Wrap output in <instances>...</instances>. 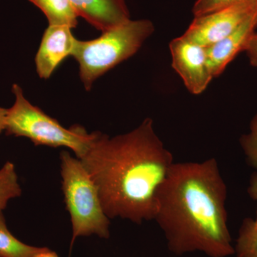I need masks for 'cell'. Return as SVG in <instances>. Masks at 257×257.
Segmentation results:
<instances>
[{"label": "cell", "mask_w": 257, "mask_h": 257, "mask_svg": "<svg viewBox=\"0 0 257 257\" xmlns=\"http://www.w3.org/2000/svg\"><path fill=\"white\" fill-rule=\"evenodd\" d=\"M100 196L109 219L140 224L154 220L159 189L175 163L147 118L133 131L99 137L80 160Z\"/></svg>", "instance_id": "obj_1"}, {"label": "cell", "mask_w": 257, "mask_h": 257, "mask_svg": "<svg viewBox=\"0 0 257 257\" xmlns=\"http://www.w3.org/2000/svg\"><path fill=\"white\" fill-rule=\"evenodd\" d=\"M226 198L227 187L216 159L175 162L159 189L154 218L171 252L234 255Z\"/></svg>", "instance_id": "obj_2"}, {"label": "cell", "mask_w": 257, "mask_h": 257, "mask_svg": "<svg viewBox=\"0 0 257 257\" xmlns=\"http://www.w3.org/2000/svg\"><path fill=\"white\" fill-rule=\"evenodd\" d=\"M154 32L150 20H130L94 40H77L72 57L84 88L90 90L96 79L135 55Z\"/></svg>", "instance_id": "obj_3"}, {"label": "cell", "mask_w": 257, "mask_h": 257, "mask_svg": "<svg viewBox=\"0 0 257 257\" xmlns=\"http://www.w3.org/2000/svg\"><path fill=\"white\" fill-rule=\"evenodd\" d=\"M12 92L15 102L7 109L5 117V131L8 135L30 139L37 146L67 147L81 160L100 134L99 132L88 133L81 126L64 127L57 119L32 104L19 84H13Z\"/></svg>", "instance_id": "obj_4"}, {"label": "cell", "mask_w": 257, "mask_h": 257, "mask_svg": "<svg viewBox=\"0 0 257 257\" xmlns=\"http://www.w3.org/2000/svg\"><path fill=\"white\" fill-rule=\"evenodd\" d=\"M62 189L70 214L72 236L70 248L80 236H110V220L101 204L99 190L82 161L68 152L60 154Z\"/></svg>", "instance_id": "obj_5"}, {"label": "cell", "mask_w": 257, "mask_h": 257, "mask_svg": "<svg viewBox=\"0 0 257 257\" xmlns=\"http://www.w3.org/2000/svg\"><path fill=\"white\" fill-rule=\"evenodd\" d=\"M256 11L257 2H245L194 17L183 35L196 43L209 47L229 36Z\"/></svg>", "instance_id": "obj_6"}, {"label": "cell", "mask_w": 257, "mask_h": 257, "mask_svg": "<svg viewBox=\"0 0 257 257\" xmlns=\"http://www.w3.org/2000/svg\"><path fill=\"white\" fill-rule=\"evenodd\" d=\"M170 50L172 67L180 76L187 90L193 94L204 92L214 79L207 47L182 35L170 42Z\"/></svg>", "instance_id": "obj_7"}, {"label": "cell", "mask_w": 257, "mask_h": 257, "mask_svg": "<svg viewBox=\"0 0 257 257\" xmlns=\"http://www.w3.org/2000/svg\"><path fill=\"white\" fill-rule=\"evenodd\" d=\"M72 29L64 25H49L44 32L35 64L40 78L48 79L69 56H72L77 38Z\"/></svg>", "instance_id": "obj_8"}, {"label": "cell", "mask_w": 257, "mask_h": 257, "mask_svg": "<svg viewBox=\"0 0 257 257\" xmlns=\"http://www.w3.org/2000/svg\"><path fill=\"white\" fill-rule=\"evenodd\" d=\"M256 28L257 11L229 36L207 47L209 66L214 78L222 74L240 52H244L250 39L256 33Z\"/></svg>", "instance_id": "obj_9"}, {"label": "cell", "mask_w": 257, "mask_h": 257, "mask_svg": "<svg viewBox=\"0 0 257 257\" xmlns=\"http://www.w3.org/2000/svg\"><path fill=\"white\" fill-rule=\"evenodd\" d=\"M79 17L96 30L106 32L130 19L126 0H69Z\"/></svg>", "instance_id": "obj_10"}, {"label": "cell", "mask_w": 257, "mask_h": 257, "mask_svg": "<svg viewBox=\"0 0 257 257\" xmlns=\"http://www.w3.org/2000/svg\"><path fill=\"white\" fill-rule=\"evenodd\" d=\"M247 192L256 202V216L246 217L241 223L234 245L236 257H257V172L250 177Z\"/></svg>", "instance_id": "obj_11"}, {"label": "cell", "mask_w": 257, "mask_h": 257, "mask_svg": "<svg viewBox=\"0 0 257 257\" xmlns=\"http://www.w3.org/2000/svg\"><path fill=\"white\" fill-rule=\"evenodd\" d=\"M41 10L49 25H64L74 28L78 15L69 0H29Z\"/></svg>", "instance_id": "obj_12"}, {"label": "cell", "mask_w": 257, "mask_h": 257, "mask_svg": "<svg viewBox=\"0 0 257 257\" xmlns=\"http://www.w3.org/2000/svg\"><path fill=\"white\" fill-rule=\"evenodd\" d=\"M42 248L17 239L8 229L3 211L0 210V257H34Z\"/></svg>", "instance_id": "obj_13"}, {"label": "cell", "mask_w": 257, "mask_h": 257, "mask_svg": "<svg viewBox=\"0 0 257 257\" xmlns=\"http://www.w3.org/2000/svg\"><path fill=\"white\" fill-rule=\"evenodd\" d=\"M21 195L14 164L7 162L0 169V210H4L10 200Z\"/></svg>", "instance_id": "obj_14"}, {"label": "cell", "mask_w": 257, "mask_h": 257, "mask_svg": "<svg viewBox=\"0 0 257 257\" xmlns=\"http://www.w3.org/2000/svg\"><path fill=\"white\" fill-rule=\"evenodd\" d=\"M239 143L246 162L257 170V113L250 122L248 133L240 138Z\"/></svg>", "instance_id": "obj_15"}, {"label": "cell", "mask_w": 257, "mask_h": 257, "mask_svg": "<svg viewBox=\"0 0 257 257\" xmlns=\"http://www.w3.org/2000/svg\"><path fill=\"white\" fill-rule=\"evenodd\" d=\"M245 2H257V0H197L192 8L194 17L207 14L234 4Z\"/></svg>", "instance_id": "obj_16"}, {"label": "cell", "mask_w": 257, "mask_h": 257, "mask_svg": "<svg viewBox=\"0 0 257 257\" xmlns=\"http://www.w3.org/2000/svg\"><path fill=\"white\" fill-rule=\"evenodd\" d=\"M249 63L252 67H257V33L254 34L248 42L246 50Z\"/></svg>", "instance_id": "obj_17"}, {"label": "cell", "mask_w": 257, "mask_h": 257, "mask_svg": "<svg viewBox=\"0 0 257 257\" xmlns=\"http://www.w3.org/2000/svg\"><path fill=\"white\" fill-rule=\"evenodd\" d=\"M34 257H60L55 251H52L47 247H42Z\"/></svg>", "instance_id": "obj_18"}, {"label": "cell", "mask_w": 257, "mask_h": 257, "mask_svg": "<svg viewBox=\"0 0 257 257\" xmlns=\"http://www.w3.org/2000/svg\"><path fill=\"white\" fill-rule=\"evenodd\" d=\"M7 109L0 106V134L5 130V117H6Z\"/></svg>", "instance_id": "obj_19"}]
</instances>
